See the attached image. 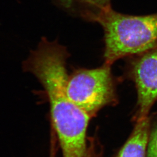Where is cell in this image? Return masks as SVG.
Instances as JSON below:
<instances>
[{"instance_id":"cell-3","label":"cell","mask_w":157,"mask_h":157,"mask_svg":"<svg viewBox=\"0 0 157 157\" xmlns=\"http://www.w3.org/2000/svg\"><path fill=\"white\" fill-rule=\"evenodd\" d=\"M69 98L90 117L102 108L113 102L116 97L111 65L104 63L94 69H80L69 76Z\"/></svg>"},{"instance_id":"cell-4","label":"cell","mask_w":157,"mask_h":157,"mask_svg":"<svg viewBox=\"0 0 157 157\" xmlns=\"http://www.w3.org/2000/svg\"><path fill=\"white\" fill-rule=\"evenodd\" d=\"M131 73L137 93V119L148 117L157 100V47L136 56Z\"/></svg>"},{"instance_id":"cell-7","label":"cell","mask_w":157,"mask_h":157,"mask_svg":"<svg viewBox=\"0 0 157 157\" xmlns=\"http://www.w3.org/2000/svg\"><path fill=\"white\" fill-rule=\"evenodd\" d=\"M147 157H157V125L150 131Z\"/></svg>"},{"instance_id":"cell-5","label":"cell","mask_w":157,"mask_h":157,"mask_svg":"<svg viewBox=\"0 0 157 157\" xmlns=\"http://www.w3.org/2000/svg\"><path fill=\"white\" fill-rule=\"evenodd\" d=\"M150 134L149 117L137 119L132 134L117 157H147Z\"/></svg>"},{"instance_id":"cell-6","label":"cell","mask_w":157,"mask_h":157,"mask_svg":"<svg viewBox=\"0 0 157 157\" xmlns=\"http://www.w3.org/2000/svg\"><path fill=\"white\" fill-rule=\"evenodd\" d=\"M53 3L72 16L85 21L91 20L101 10L111 6V0H52Z\"/></svg>"},{"instance_id":"cell-2","label":"cell","mask_w":157,"mask_h":157,"mask_svg":"<svg viewBox=\"0 0 157 157\" xmlns=\"http://www.w3.org/2000/svg\"><path fill=\"white\" fill-rule=\"evenodd\" d=\"M91 22L98 23L104 31V63L112 65L119 59L157 47V13L131 15L115 11L111 6Z\"/></svg>"},{"instance_id":"cell-8","label":"cell","mask_w":157,"mask_h":157,"mask_svg":"<svg viewBox=\"0 0 157 157\" xmlns=\"http://www.w3.org/2000/svg\"><path fill=\"white\" fill-rule=\"evenodd\" d=\"M87 157H101V154L97 153L95 149L94 148H90L88 149Z\"/></svg>"},{"instance_id":"cell-1","label":"cell","mask_w":157,"mask_h":157,"mask_svg":"<svg viewBox=\"0 0 157 157\" xmlns=\"http://www.w3.org/2000/svg\"><path fill=\"white\" fill-rule=\"evenodd\" d=\"M67 48L58 39L42 37L37 48L22 62L24 71L34 75L45 90L50 106L53 126L63 157H86L87 130L90 116L69 98Z\"/></svg>"}]
</instances>
